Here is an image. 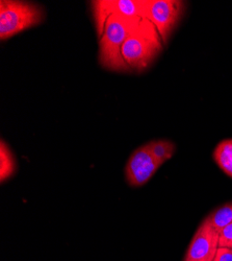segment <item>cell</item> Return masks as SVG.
Listing matches in <instances>:
<instances>
[{
  "instance_id": "cell-1",
  "label": "cell",
  "mask_w": 232,
  "mask_h": 261,
  "mask_svg": "<svg viewBox=\"0 0 232 261\" xmlns=\"http://www.w3.org/2000/svg\"><path fill=\"white\" fill-rule=\"evenodd\" d=\"M143 19L112 14L99 37L98 62L104 69L116 72L131 71L122 56V46Z\"/></svg>"
},
{
  "instance_id": "cell-2",
  "label": "cell",
  "mask_w": 232,
  "mask_h": 261,
  "mask_svg": "<svg viewBox=\"0 0 232 261\" xmlns=\"http://www.w3.org/2000/svg\"><path fill=\"white\" fill-rule=\"evenodd\" d=\"M163 49V42L148 19H143L137 30L122 46V56L131 71L142 72L149 68Z\"/></svg>"
},
{
  "instance_id": "cell-3",
  "label": "cell",
  "mask_w": 232,
  "mask_h": 261,
  "mask_svg": "<svg viewBox=\"0 0 232 261\" xmlns=\"http://www.w3.org/2000/svg\"><path fill=\"white\" fill-rule=\"evenodd\" d=\"M45 17V10L38 4L19 0H2L0 40H9L21 32L42 24Z\"/></svg>"
},
{
  "instance_id": "cell-4",
  "label": "cell",
  "mask_w": 232,
  "mask_h": 261,
  "mask_svg": "<svg viewBox=\"0 0 232 261\" xmlns=\"http://www.w3.org/2000/svg\"><path fill=\"white\" fill-rule=\"evenodd\" d=\"M185 11V3L179 0H147L145 19L156 28L163 45L171 37Z\"/></svg>"
},
{
  "instance_id": "cell-5",
  "label": "cell",
  "mask_w": 232,
  "mask_h": 261,
  "mask_svg": "<svg viewBox=\"0 0 232 261\" xmlns=\"http://www.w3.org/2000/svg\"><path fill=\"white\" fill-rule=\"evenodd\" d=\"M218 249L219 231L207 216L198 227L183 261H214Z\"/></svg>"
},
{
  "instance_id": "cell-6",
  "label": "cell",
  "mask_w": 232,
  "mask_h": 261,
  "mask_svg": "<svg viewBox=\"0 0 232 261\" xmlns=\"http://www.w3.org/2000/svg\"><path fill=\"white\" fill-rule=\"evenodd\" d=\"M162 164L147 148L146 144L138 147L130 155L125 166L126 181L131 187H141L148 182Z\"/></svg>"
},
{
  "instance_id": "cell-7",
  "label": "cell",
  "mask_w": 232,
  "mask_h": 261,
  "mask_svg": "<svg viewBox=\"0 0 232 261\" xmlns=\"http://www.w3.org/2000/svg\"><path fill=\"white\" fill-rule=\"evenodd\" d=\"M213 156L219 167L232 178V139L221 141L215 148Z\"/></svg>"
},
{
  "instance_id": "cell-8",
  "label": "cell",
  "mask_w": 232,
  "mask_h": 261,
  "mask_svg": "<svg viewBox=\"0 0 232 261\" xmlns=\"http://www.w3.org/2000/svg\"><path fill=\"white\" fill-rule=\"evenodd\" d=\"M151 155L161 164L170 160L176 150V145L174 142L167 139L152 140L146 144Z\"/></svg>"
},
{
  "instance_id": "cell-9",
  "label": "cell",
  "mask_w": 232,
  "mask_h": 261,
  "mask_svg": "<svg viewBox=\"0 0 232 261\" xmlns=\"http://www.w3.org/2000/svg\"><path fill=\"white\" fill-rule=\"evenodd\" d=\"M16 172V160L12 150L2 139L0 143V181L4 183Z\"/></svg>"
},
{
  "instance_id": "cell-10",
  "label": "cell",
  "mask_w": 232,
  "mask_h": 261,
  "mask_svg": "<svg viewBox=\"0 0 232 261\" xmlns=\"http://www.w3.org/2000/svg\"><path fill=\"white\" fill-rule=\"evenodd\" d=\"M210 223L218 230H222L224 227L232 223V203L221 206L214 212L208 215Z\"/></svg>"
},
{
  "instance_id": "cell-11",
  "label": "cell",
  "mask_w": 232,
  "mask_h": 261,
  "mask_svg": "<svg viewBox=\"0 0 232 261\" xmlns=\"http://www.w3.org/2000/svg\"><path fill=\"white\" fill-rule=\"evenodd\" d=\"M219 248H232V223L219 231Z\"/></svg>"
},
{
  "instance_id": "cell-12",
  "label": "cell",
  "mask_w": 232,
  "mask_h": 261,
  "mask_svg": "<svg viewBox=\"0 0 232 261\" xmlns=\"http://www.w3.org/2000/svg\"><path fill=\"white\" fill-rule=\"evenodd\" d=\"M214 261H232V248H219Z\"/></svg>"
}]
</instances>
